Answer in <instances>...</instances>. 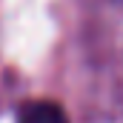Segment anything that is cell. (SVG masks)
Listing matches in <instances>:
<instances>
[{
    "mask_svg": "<svg viewBox=\"0 0 123 123\" xmlns=\"http://www.w3.org/2000/svg\"><path fill=\"white\" fill-rule=\"evenodd\" d=\"M17 123H69V117L52 100H29L17 109Z\"/></svg>",
    "mask_w": 123,
    "mask_h": 123,
    "instance_id": "1",
    "label": "cell"
}]
</instances>
